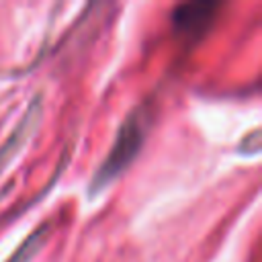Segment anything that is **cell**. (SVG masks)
<instances>
[{
  "label": "cell",
  "mask_w": 262,
  "mask_h": 262,
  "mask_svg": "<svg viewBox=\"0 0 262 262\" xmlns=\"http://www.w3.org/2000/svg\"><path fill=\"white\" fill-rule=\"evenodd\" d=\"M47 235H49V223H41V225L16 248V252H14L6 262H29V260H33V256H37L39 250L43 248Z\"/></svg>",
  "instance_id": "4"
},
{
  "label": "cell",
  "mask_w": 262,
  "mask_h": 262,
  "mask_svg": "<svg viewBox=\"0 0 262 262\" xmlns=\"http://www.w3.org/2000/svg\"><path fill=\"white\" fill-rule=\"evenodd\" d=\"M260 129H252L246 137H242L239 145H237V154L242 156H256L260 151Z\"/></svg>",
  "instance_id": "5"
},
{
  "label": "cell",
  "mask_w": 262,
  "mask_h": 262,
  "mask_svg": "<svg viewBox=\"0 0 262 262\" xmlns=\"http://www.w3.org/2000/svg\"><path fill=\"white\" fill-rule=\"evenodd\" d=\"M41 117H43V94H37V96L31 98V102H29L27 111L23 113L20 121L16 123V127L10 131V135L0 145V174L8 168V164L14 160V156L33 137V133L37 131V127L41 123Z\"/></svg>",
  "instance_id": "3"
},
{
  "label": "cell",
  "mask_w": 262,
  "mask_h": 262,
  "mask_svg": "<svg viewBox=\"0 0 262 262\" xmlns=\"http://www.w3.org/2000/svg\"><path fill=\"white\" fill-rule=\"evenodd\" d=\"M217 10H219L217 2H186L176 6L172 12L174 33L188 43L201 41L209 33L217 16Z\"/></svg>",
  "instance_id": "2"
},
{
  "label": "cell",
  "mask_w": 262,
  "mask_h": 262,
  "mask_svg": "<svg viewBox=\"0 0 262 262\" xmlns=\"http://www.w3.org/2000/svg\"><path fill=\"white\" fill-rule=\"evenodd\" d=\"M149 121H151V113L147 104H139L133 111H129V115L125 117V121L121 123L115 135V141L106 158L102 160V164L96 168V172L90 178V184H88L90 199L98 196L108 184H113L133 164V160L137 158V154L141 151L145 143Z\"/></svg>",
  "instance_id": "1"
}]
</instances>
